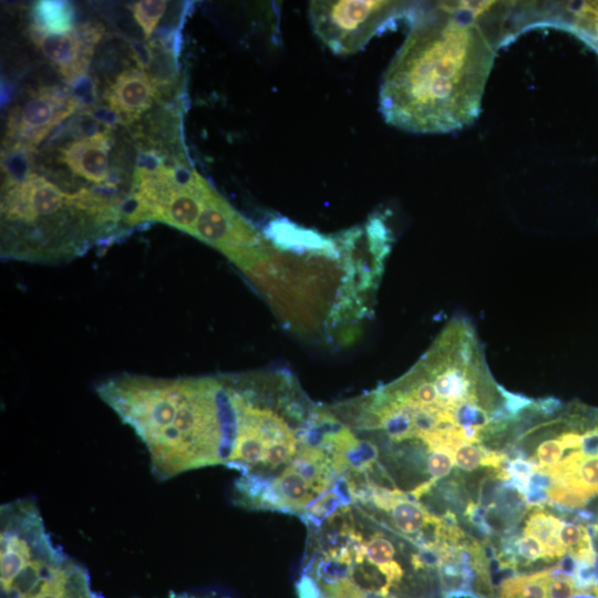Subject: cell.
<instances>
[{
  "label": "cell",
  "instance_id": "6da1fadb",
  "mask_svg": "<svg viewBox=\"0 0 598 598\" xmlns=\"http://www.w3.org/2000/svg\"><path fill=\"white\" fill-rule=\"evenodd\" d=\"M515 2L414 4L411 29L380 89L388 123L415 133L462 128L480 112L485 84Z\"/></svg>",
  "mask_w": 598,
  "mask_h": 598
},
{
  "label": "cell",
  "instance_id": "7a4b0ae2",
  "mask_svg": "<svg viewBox=\"0 0 598 598\" xmlns=\"http://www.w3.org/2000/svg\"><path fill=\"white\" fill-rule=\"evenodd\" d=\"M96 393L146 445L156 478L226 465L237 430L226 375L122 373L97 384Z\"/></svg>",
  "mask_w": 598,
  "mask_h": 598
},
{
  "label": "cell",
  "instance_id": "3957f363",
  "mask_svg": "<svg viewBox=\"0 0 598 598\" xmlns=\"http://www.w3.org/2000/svg\"><path fill=\"white\" fill-rule=\"evenodd\" d=\"M237 430L228 467L241 473L238 501L255 504L307 441L317 406L289 374L226 375Z\"/></svg>",
  "mask_w": 598,
  "mask_h": 598
},
{
  "label": "cell",
  "instance_id": "277c9868",
  "mask_svg": "<svg viewBox=\"0 0 598 598\" xmlns=\"http://www.w3.org/2000/svg\"><path fill=\"white\" fill-rule=\"evenodd\" d=\"M413 7L405 1H311L309 19L317 37L332 52L351 54L399 19H409Z\"/></svg>",
  "mask_w": 598,
  "mask_h": 598
},
{
  "label": "cell",
  "instance_id": "5b68a950",
  "mask_svg": "<svg viewBox=\"0 0 598 598\" xmlns=\"http://www.w3.org/2000/svg\"><path fill=\"white\" fill-rule=\"evenodd\" d=\"M193 236L224 254L234 264L266 240L262 233L214 188L205 199Z\"/></svg>",
  "mask_w": 598,
  "mask_h": 598
},
{
  "label": "cell",
  "instance_id": "8992f818",
  "mask_svg": "<svg viewBox=\"0 0 598 598\" xmlns=\"http://www.w3.org/2000/svg\"><path fill=\"white\" fill-rule=\"evenodd\" d=\"M79 109L69 90L42 86L10 113L6 142L34 148L50 130Z\"/></svg>",
  "mask_w": 598,
  "mask_h": 598
},
{
  "label": "cell",
  "instance_id": "52a82bcc",
  "mask_svg": "<svg viewBox=\"0 0 598 598\" xmlns=\"http://www.w3.org/2000/svg\"><path fill=\"white\" fill-rule=\"evenodd\" d=\"M100 25L84 23L65 33H51L31 25V38L42 53L58 66L66 82L87 73Z\"/></svg>",
  "mask_w": 598,
  "mask_h": 598
},
{
  "label": "cell",
  "instance_id": "ba28073f",
  "mask_svg": "<svg viewBox=\"0 0 598 598\" xmlns=\"http://www.w3.org/2000/svg\"><path fill=\"white\" fill-rule=\"evenodd\" d=\"M157 87L146 72L128 69L107 86L104 100L121 115L123 123H132L152 106L158 93Z\"/></svg>",
  "mask_w": 598,
  "mask_h": 598
},
{
  "label": "cell",
  "instance_id": "9c48e42d",
  "mask_svg": "<svg viewBox=\"0 0 598 598\" xmlns=\"http://www.w3.org/2000/svg\"><path fill=\"white\" fill-rule=\"evenodd\" d=\"M109 133H101L66 143L59 150V161L75 175L95 185H104L110 177Z\"/></svg>",
  "mask_w": 598,
  "mask_h": 598
},
{
  "label": "cell",
  "instance_id": "30bf717a",
  "mask_svg": "<svg viewBox=\"0 0 598 598\" xmlns=\"http://www.w3.org/2000/svg\"><path fill=\"white\" fill-rule=\"evenodd\" d=\"M553 22L568 28L598 52V1L557 3Z\"/></svg>",
  "mask_w": 598,
  "mask_h": 598
},
{
  "label": "cell",
  "instance_id": "8fae6325",
  "mask_svg": "<svg viewBox=\"0 0 598 598\" xmlns=\"http://www.w3.org/2000/svg\"><path fill=\"white\" fill-rule=\"evenodd\" d=\"M560 523V518L542 509L532 512L526 519L523 534L533 535L542 542L545 547L544 559L547 561L561 558L567 554L558 538Z\"/></svg>",
  "mask_w": 598,
  "mask_h": 598
},
{
  "label": "cell",
  "instance_id": "7c38bea8",
  "mask_svg": "<svg viewBox=\"0 0 598 598\" xmlns=\"http://www.w3.org/2000/svg\"><path fill=\"white\" fill-rule=\"evenodd\" d=\"M33 148L21 143L4 142L1 156L3 175L2 190L24 182L31 173V154Z\"/></svg>",
  "mask_w": 598,
  "mask_h": 598
},
{
  "label": "cell",
  "instance_id": "4fadbf2b",
  "mask_svg": "<svg viewBox=\"0 0 598 598\" xmlns=\"http://www.w3.org/2000/svg\"><path fill=\"white\" fill-rule=\"evenodd\" d=\"M33 19V25L51 33H65L74 29V9L66 1L43 0L35 2Z\"/></svg>",
  "mask_w": 598,
  "mask_h": 598
},
{
  "label": "cell",
  "instance_id": "5bb4252c",
  "mask_svg": "<svg viewBox=\"0 0 598 598\" xmlns=\"http://www.w3.org/2000/svg\"><path fill=\"white\" fill-rule=\"evenodd\" d=\"M167 2L163 0H142L133 4L132 11L135 20L148 38L166 10Z\"/></svg>",
  "mask_w": 598,
  "mask_h": 598
},
{
  "label": "cell",
  "instance_id": "9a60e30c",
  "mask_svg": "<svg viewBox=\"0 0 598 598\" xmlns=\"http://www.w3.org/2000/svg\"><path fill=\"white\" fill-rule=\"evenodd\" d=\"M70 95L80 109H90L97 97L96 84L87 74H82L68 82Z\"/></svg>",
  "mask_w": 598,
  "mask_h": 598
},
{
  "label": "cell",
  "instance_id": "2e32d148",
  "mask_svg": "<svg viewBox=\"0 0 598 598\" xmlns=\"http://www.w3.org/2000/svg\"><path fill=\"white\" fill-rule=\"evenodd\" d=\"M567 451L557 437L544 440L536 448L535 456L530 458L537 467L550 466L559 462Z\"/></svg>",
  "mask_w": 598,
  "mask_h": 598
},
{
  "label": "cell",
  "instance_id": "e0dca14e",
  "mask_svg": "<svg viewBox=\"0 0 598 598\" xmlns=\"http://www.w3.org/2000/svg\"><path fill=\"white\" fill-rule=\"evenodd\" d=\"M454 463V450L442 447L430 451L427 457V471L433 481H437L450 474Z\"/></svg>",
  "mask_w": 598,
  "mask_h": 598
},
{
  "label": "cell",
  "instance_id": "ac0fdd59",
  "mask_svg": "<svg viewBox=\"0 0 598 598\" xmlns=\"http://www.w3.org/2000/svg\"><path fill=\"white\" fill-rule=\"evenodd\" d=\"M551 579L550 568L527 576V580L514 598H549L548 585Z\"/></svg>",
  "mask_w": 598,
  "mask_h": 598
},
{
  "label": "cell",
  "instance_id": "d6986e66",
  "mask_svg": "<svg viewBox=\"0 0 598 598\" xmlns=\"http://www.w3.org/2000/svg\"><path fill=\"white\" fill-rule=\"evenodd\" d=\"M483 445L461 443L454 450V463L464 471H474L481 466Z\"/></svg>",
  "mask_w": 598,
  "mask_h": 598
},
{
  "label": "cell",
  "instance_id": "ffe728a7",
  "mask_svg": "<svg viewBox=\"0 0 598 598\" xmlns=\"http://www.w3.org/2000/svg\"><path fill=\"white\" fill-rule=\"evenodd\" d=\"M516 551L519 558L524 559L523 565H528L539 558L545 557V547L539 539L529 534H523L516 540Z\"/></svg>",
  "mask_w": 598,
  "mask_h": 598
},
{
  "label": "cell",
  "instance_id": "44dd1931",
  "mask_svg": "<svg viewBox=\"0 0 598 598\" xmlns=\"http://www.w3.org/2000/svg\"><path fill=\"white\" fill-rule=\"evenodd\" d=\"M487 512V507L478 503L475 504L472 501L467 503L464 511V516L466 517L467 522L471 523L481 534L485 536L493 535L494 533L492 526L486 520Z\"/></svg>",
  "mask_w": 598,
  "mask_h": 598
},
{
  "label": "cell",
  "instance_id": "7402d4cb",
  "mask_svg": "<svg viewBox=\"0 0 598 598\" xmlns=\"http://www.w3.org/2000/svg\"><path fill=\"white\" fill-rule=\"evenodd\" d=\"M132 58L135 60L140 70H147L152 68L155 52L152 43L147 44L141 41H133L130 44Z\"/></svg>",
  "mask_w": 598,
  "mask_h": 598
},
{
  "label": "cell",
  "instance_id": "603a6c76",
  "mask_svg": "<svg viewBox=\"0 0 598 598\" xmlns=\"http://www.w3.org/2000/svg\"><path fill=\"white\" fill-rule=\"evenodd\" d=\"M84 112L107 130L123 123L121 115L110 106H93Z\"/></svg>",
  "mask_w": 598,
  "mask_h": 598
},
{
  "label": "cell",
  "instance_id": "cb8c5ba5",
  "mask_svg": "<svg viewBox=\"0 0 598 598\" xmlns=\"http://www.w3.org/2000/svg\"><path fill=\"white\" fill-rule=\"evenodd\" d=\"M523 497L527 507H542L549 502L548 491L542 488L528 487V492Z\"/></svg>",
  "mask_w": 598,
  "mask_h": 598
},
{
  "label": "cell",
  "instance_id": "d4e9b609",
  "mask_svg": "<svg viewBox=\"0 0 598 598\" xmlns=\"http://www.w3.org/2000/svg\"><path fill=\"white\" fill-rule=\"evenodd\" d=\"M551 477L543 472L534 471L529 478V486L532 488L549 489L551 486Z\"/></svg>",
  "mask_w": 598,
  "mask_h": 598
},
{
  "label": "cell",
  "instance_id": "484cf974",
  "mask_svg": "<svg viewBox=\"0 0 598 598\" xmlns=\"http://www.w3.org/2000/svg\"><path fill=\"white\" fill-rule=\"evenodd\" d=\"M592 545H594V549L596 551V555H597V564H598V535L595 537V539L592 540ZM598 566V565H597Z\"/></svg>",
  "mask_w": 598,
  "mask_h": 598
},
{
  "label": "cell",
  "instance_id": "4316f807",
  "mask_svg": "<svg viewBox=\"0 0 598 598\" xmlns=\"http://www.w3.org/2000/svg\"><path fill=\"white\" fill-rule=\"evenodd\" d=\"M365 598H368V597H365Z\"/></svg>",
  "mask_w": 598,
  "mask_h": 598
}]
</instances>
